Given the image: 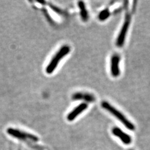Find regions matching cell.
<instances>
[{"instance_id": "cell-1", "label": "cell", "mask_w": 150, "mask_h": 150, "mask_svg": "<svg viewBox=\"0 0 150 150\" xmlns=\"http://www.w3.org/2000/svg\"><path fill=\"white\" fill-rule=\"evenodd\" d=\"M70 51V48L67 46L65 45L61 48L56 54L54 56V57L51 59L48 65L47 66L46 69V72L48 74L52 73L55 69L57 68L60 61L62 60L64 56H67Z\"/></svg>"}, {"instance_id": "cell-2", "label": "cell", "mask_w": 150, "mask_h": 150, "mask_svg": "<svg viewBox=\"0 0 150 150\" xmlns=\"http://www.w3.org/2000/svg\"><path fill=\"white\" fill-rule=\"evenodd\" d=\"M102 107L103 108L106 110L108 111H109L112 115H113L116 118H118L119 121H120L122 123H123L126 128L131 129L134 130L135 127L133 125V124L126 118V117L121 113L120 111H119L118 110L116 109L115 107L112 106L110 103H108L106 101H103L102 103Z\"/></svg>"}, {"instance_id": "cell-3", "label": "cell", "mask_w": 150, "mask_h": 150, "mask_svg": "<svg viewBox=\"0 0 150 150\" xmlns=\"http://www.w3.org/2000/svg\"><path fill=\"white\" fill-rule=\"evenodd\" d=\"M7 133L9 135L11 136V137L20 139H29L31 141H33V142H37V141L38 140V137H36V136L23 132V131H20L16 129L8 128L7 129Z\"/></svg>"}, {"instance_id": "cell-4", "label": "cell", "mask_w": 150, "mask_h": 150, "mask_svg": "<svg viewBox=\"0 0 150 150\" xmlns=\"http://www.w3.org/2000/svg\"><path fill=\"white\" fill-rule=\"evenodd\" d=\"M130 21H131L130 16L128 15L125 18V21L123 23V25L121 28V30L120 32L118 38H117L116 45L118 47H122L124 45L126 36V34H127V32L129 26Z\"/></svg>"}, {"instance_id": "cell-5", "label": "cell", "mask_w": 150, "mask_h": 150, "mask_svg": "<svg viewBox=\"0 0 150 150\" xmlns=\"http://www.w3.org/2000/svg\"><path fill=\"white\" fill-rule=\"evenodd\" d=\"M120 58L118 55L115 54L112 56L111 59V73L112 76L114 77H118L120 75Z\"/></svg>"}, {"instance_id": "cell-6", "label": "cell", "mask_w": 150, "mask_h": 150, "mask_svg": "<svg viewBox=\"0 0 150 150\" xmlns=\"http://www.w3.org/2000/svg\"><path fill=\"white\" fill-rule=\"evenodd\" d=\"M88 105L86 103H83L79 105L76 108H74L71 112H69L67 116V119L68 121H73L76 117L83 112L84 110L87 109Z\"/></svg>"}, {"instance_id": "cell-7", "label": "cell", "mask_w": 150, "mask_h": 150, "mask_svg": "<svg viewBox=\"0 0 150 150\" xmlns=\"http://www.w3.org/2000/svg\"><path fill=\"white\" fill-rule=\"evenodd\" d=\"M112 133L116 137H118L125 144H128L131 142V138L129 136L118 128H114L112 130Z\"/></svg>"}, {"instance_id": "cell-8", "label": "cell", "mask_w": 150, "mask_h": 150, "mask_svg": "<svg viewBox=\"0 0 150 150\" xmlns=\"http://www.w3.org/2000/svg\"><path fill=\"white\" fill-rule=\"evenodd\" d=\"M73 99L74 100H83L87 102H93L95 101V98L93 95L89 93H76L73 95Z\"/></svg>"}, {"instance_id": "cell-9", "label": "cell", "mask_w": 150, "mask_h": 150, "mask_svg": "<svg viewBox=\"0 0 150 150\" xmlns=\"http://www.w3.org/2000/svg\"><path fill=\"white\" fill-rule=\"evenodd\" d=\"M78 6L80 9V14L82 20L84 21H87L88 20V14L86 9L85 4L83 1H79L78 2Z\"/></svg>"}, {"instance_id": "cell-10", "label": "cell", "mask_w": 150, "mask_h": 150, "mask_svg": "<svg viewBox=\"0 0 150 150\" xmlns=\"http://www.w3.org/2000/svg\"><path fill=\"white\" fill-rule=\"evenodd\" d=\"M110 16V11L108 9H103V10L99 14L98 18L100 21H105Z\"/></svg>"}]
</instances>
